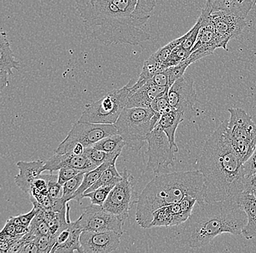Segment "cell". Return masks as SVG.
<instances>
[{"label": "cell", "mask_w": 256, "mask_h": 253, "mask_svg": "<svg viewBox=\"0 0 256 253\" xmlns=\"http://www.w3.org/2000/svg\"><path fill=\"white\" fill-rule=\"evenodd\" d=\"M86 172H82L76 174L72 180H68L63 185V194L62 200L65 203H68L72 200H74V195L76 190L81 186L84 179V174Z\"/></svg>", "instance_id": "29"}, {"label": "cell", "mask_w": 256, "mask_h": 253, "mask_svg": "<svg viewBox=\"0 0 256 253\" xmlns=\"http://www.w3.org/2000/svg\"><path fill=\"white\" fill-rule=\"evenodd\" d=\"M230 118L227 133L234 150L243 163L254 153L256 147V124L252 117L239 107L228 109Z\"/></svg>", "instance_id": "6"}, {"label": "cell", "mask_w": 256, "mask_h": 253, "mask_svg": "<svg viewBox=\"0 0 256 253\" xmlns=\"http://www.w3.org/2000/svg\"><path fill=\"white\" fill-rule=\"evenodd\" d=\"M188 195L196 197L200 203L206 201V182L200 170L156 176L138 197L136 222L142 228H150L155 211L162 206L180 202Z\"/></svg>", "instance_id": "4"}, {"label": "cell", "mask_w": 256, "mask_h": 253, "mask_svg": "<svg viewBox=\"0 0 256 253\" xmlns=\"http://www.w3.org/2000/svg\"><path fill=\"white\" fill-rule=\"evenodd\" d=\"M124 146H126V143L124 139L120 134H116L100 139L92 147L106 153L121 155Z\"/></svg>", "instance_id": "27"}, {"label": "cell", "mask_w": 256, "mask_h": 253, "mask_svg": "<svg viewBox=\"0 0 256 253\" xmlns=\"http://www.w3.org/2000/svg\"><path fill=\"white\" fill-rule=\"evenodd\" d=\"M148 159L147 169L154 173H160L172 166L177 152L171 145L168 136L159 125L148 134L146 138Z\"/></svg>", "instance_id": "9"}, {"label": "cell", "mask_w": 256, "mask_h": 253, "mask_svg": "<svg viewBox=\"0 0 256 253\" xmlns=\"http://www.w3.org/2000/svg\"><path fill=\"white\" fill-rule=\"evenodd\" d=\"M206 6L212 12L225 11L246 19L252 7V0H207Z\"/></svg>", "instance_id": "23"}, {"label": "cell", "mask_w": 256, "mask_h": 253, "mask_svg": "<svg viewBox=\"0 0 256 253\" xmlns=\"http://www.w3.org/2000/svg\"><path fill=\"white\" fill-rule=\"evenodd\" d=\"M78 228L82 231L116 232L122 236L124 220L119 216L104 209L103 206L91 204L84 208V211L78 220L75 221Z\"/></svg>", "instance_id": "10"}, {"label": "cell", "mask_w": 256, "mask_h": 253, "mask_svg": "<svg viewBox=\"0 0 256 253\" xmlns=\"http://www.w3.org/2000/svg\"><path fill=\"white\" fill-rule=\"evenodd\" d=\"M186 37L187 33L180 38L170 42L166 46H163L162 48L156 51V52L154 53L151 57L146 60L144 62L142 73L139 75L138 79L136 81L135 83L132 85V90L135 91V89L136 90L138 89L140 86H143L146 82L151 79L155 74L161 71L163 64L170 55L172 50L179 45L182 44Z\"/></svg>", "instance_id": "15"}, {"label": "cell", "mask_w": 256, "mask_h": 253, "mask_svg": "<svg viewBox=\"0 0 256 253\" xmlns=\"http://www.w3.org/2000/svg\"><path fill=\"white\" fill-rule=\"evenodd\" d=\"M227 124L228 120L222 121L210 136L200 156L207 202L235 199L244 191V163L232 147Z\"/></svg>", "instance_id": "2"}, {"label": "cell", "mask_w": 256, "mask_h": 253, "mask_svg": "<svg viewBox=\"0 0 256 253\" xmlns=\"http://www.w3.org/2000/svg\"><path fill=\"white\" fill-rule=\"evenodd\" d=\"M168 91L169 88L158 86L150 81H146L137 90L130 92L127 107L150 108L154 101L168 94Z\"/></svg>", "instance_id": "17"}, {"label": "cell", "mask_w": 256, "mask_h": 253, "mask_svg": "<svg viewBox=\"0 0 256 253\" xmlns=\"http://www.w3.org/2000/svg\"><path fill=\"white\" fill-rule=\"evenodd\" d=\"M116 160H118V158L112 161H107V162H105L103 164L100 165V166H98V167L95 168L92 170L86 172L84 174V179H83V182L82 183L81 186L80 187L79 189L76 190V193L74 195V200L80 201V200L82 199V196L84 192L88 189L90 188L91 186H92L99 180L104 171L110 166V165L113 161H116Z\"/></svg>", "instance_id": "25"}, {"label": "cell", "mask_w": 256, "mask_h": 253, "mask_svg": "<svg viewBox=\"0 0 256 253\" xmlns=\"http://www.w3.org/2000/svg\"><path fill=\"white\" fill-rule=\"evenodd\" d=\"M148 81H152V83H155L158 86H162V87H168L169 89L171 87L168 69H164V70L158 72Z\"/></svg>", "instance_id": "36"}, {"label": "cell", "mask_w": 256, "mask_h": 253, "mask_svg": "<svg viewBox=\"0 0 256 253\" xmlns=\"http://www.w3.org/2000/svg\"><path fill=\"white\" fill-rule=\"evenodd\" d=\"M82 230L78 228L76 222H71L66 228L62 230L56 237V243L51 252L82 253L80 236Z\"/></svg>", "instance_id": "19"}, {"label": "cell", "mask_w": 256, "mask_h": 253, "mask_svg": "<svg viewBox=\"0 0 256 253\" xmlns=\"http://www.w3.org/2000/svg\"><path fill=\"white\" fill-rule=\"evenodd\" d=\"M34 241L39 248L40 253L51 252L56 243L55 240L50 234L39 235L35 238Z\"/></svg>", "instance_id": "34"}, {"label": "cell", "mask_w": 256, "mask_h": 253, "mask_svg": "<svg viewBox=\"0 0 256 253\" xmlns=\"http://www.w3.org/2000/svg\"><path fill=\"white\" fill-rule=\"evenodd\" d=\"M156 0H94L79 14L88 36L105 45L138 46L151 36L142 27Z\"/></svg>", "instance_id": "1"}, {"label": "cell", "mask_w": 256, "mask_h": 253, "mask_svg": "<svg viewBox=\"0 0 256 253\" xmlns=\"http://www.w3.org/2000/svg\"><path fill=\"white\" fill-rule=\"evenodd\" d=\"M192 51L184 49V48L182 47V44L179 45V46H178L177 47H176L175 49L172 50L170 55L169 56L167 60L163 64L162 70L179 65L180 62L186 60L187 58L190 57Z\"/></svg>", "instance_id": "30"}, {"label": "cell", "mask_w": 256, "mask_h": 253, "mask_svg": "<svg viewBox=\"0 0 256 253\" xmlns=\"http://www.w3.org/2000/svg\"><path fill=\"white\" fill-rule=\"evenodd\" d=\"M130 84L114 90L94 103L86 106L79 122L114 124L122 112L128 106Z\"/></svg>", "instance_id": "7"}, {"label": "cell", "mask_w": 256, "mask_h": 253, "mask_svg": "<svg viewBox=\"0 0 256 253\" xmlns=\"http://www.w3.org/2000/svg\"><path fill=\"white\" fill-rule=\"evenodd\" d=\"M48 182V193L54 199L60 198L63 194V185L58 182V176L52 174H42Z\"/></svg>", "instance_id": "32"}, {"label": "cell", "mask_w": 256, "mask_h": 253, "mask_svg": "<svg viewBox=\"0 0 256 253\" xmlns=\"http://www.w3.org/2000/svg\"><path fill=\"white\" fill-rule=\"evenodd\" d=\"M122 235L112 230L82 232L80 236L82 253H108L114 252L120 244Z\"/></svg>", "instance_id": "14"}, {"label": "cell", "mask_w": 256, "mask_h": 253, "mask_svg": "<svg viewBox=\"0 0 256 253\" xmlns=\"http://www.w3.org/2000/svg\"><path fill=\"white\" fill-rule=\"evenodd\" d=\"M12 70H20V64L16 61L7 34L2 32L0 35V89L2 91L8 85L9 77Z\"/></svg>", "instance_id": "18"}, {"label": "cell", "mask_w": 256, "mask_h": 253, "mask_svg": "<svg viewBox=\"0 0 256 253\" xmlns=\"http://www.w3.org/2000/svg\"><path fill=\"white\" fill-rule=\"evenodd\" d=\"M84 155H86L96 166H100L107 161H114L116 158H118L120 155L116 153H106V152L98 150L94 147L84 148Z\"/></svg>", "instance_id": "28"}, {"label": "cell", "mask_w": 256, "mask_h": 253, "mask_svg": "<svg viewBox=\"0 0 256 253\" xmlns=\"http://www.w3.org/2000/svg\"><path fill=\"white\" fill-rule=\"evenodd\" d=\"M20 252L38 253L40 252V249L34 240H33V241H26L24 245Z\"/></svg>", "instance_id": "40"}, {"label": "cell", "mask_w": 256, "mask_h": 253, "mask_svg": "<svg viewBox=\"0 0 256 253\" xmlns=\"http://www.w3.org/2000/svg\"><path fill=\"white\" fill-rule=\"evenodd\" d=\"M118 134L114 124H98V123H83L78 121L68 132L63 142L55 150V153L72 152L76 144H81L86 147H92L96 142L108 136Z\"/></svg>", "instance_id": "8"}, {"label": "cell", "mask_w": 256, "mask_h": 253, "mask_svg": "<svg viewBox=\"0 0 256 253\" xmlns=\"http://www.w3.org/2000/svg\"></svg>", "instance_id": "42"}, {"label": "cell", "mask_w": 256, "mask_h": 253, "mask_svg": "<svg viewBox=\"0 0 256 253\" xmlns=\"http://www.w3.org/2000/svg\"><path fill=\"white\" fill-rule=\"evenodd\" d=\"M188 220L182 212L180 202L162 206L153 213L150 228L180 225Z\"/></svg>", "instance_id": "21"}, {"label": "cell", "mask_w": 256, "mask_h": 253, "mask_svg": "<svg viewBox=\"0 0 256 253\" xmlns=\"http://www.w3.org/2000/svg\"><path fill=\"white\" fill-rule=\"evenodd\" d=\"M211 19L217 37L218 49L225 51H228L227 46L230 41L239 36L247 26L246 19L225 11L212 12Z\"/></svg>", "instance_id": "13"}, {"label": "cell", "mask_w": 256, "mask_h": 253, "mask_svg": "<svg viewBox=\"0 0 256 253\" xmlns=\"http://www.w3.org/2000/svg\"><path fill=\"white\" fill-rule=\"evenodd\" d=\"M168 94V93L164 94L162 97H159L156 100L154 101L150 108L154 110L155 113H159L161 115L172 109L170 105Z\"/></svg>", "instance_id": "35"}, {"label": "cell", "mask_w": 256, "mask_h": 253, "mask_svg": "<svg viewBox=\"0 0 256 253\" xmlns=\"http://www.w3.org/2000/svg\"><path fill=\"white\" fill-rule=\"evenodd\" d=\"M184 120V115L180 112L171 109L161 115L158 123L168 136L171 145L177 153L178 152V147L176 142V133L179 125Z\"/></svg>", "instance_id": "24"}, {"label": "cell", "mask_w": 256, "mask_h": 253, "mask_svg": "<svg viewBox=\"0 0 256 253\" xmlns=\"http://www.w3.org/2000/svg\"><path fill=\"white\" fill-rule=\"evenodd\" d=\"M44 161L36 160L33 161H18L17 167L18 168L19 174L15 177V182L17 186L22 191L30 193L31 191L34 182L39 178L44 168Z\"/></svg>", "instance_id": "20"}, {"label": "cell", "mask_w": 256, "mask_h": 253, "mask_svg": "<svg viewBox=\"0 0 256 253\" xmlns=\"http://www.w3.org/2000/svg\"><path fill=\"white\" fill-rule=\"evenodd\" d=\"M114 186L108 185V186L100 187L90 193H84L82 196V198H89L90 199L91 204L103 206L112 188Z\"/></svg>", "instance_id": "31"}, {"label": "cell", "mask_w": 256, "mask_h": 253, "mask_svg": "<svg viewBox=\"0 0 256 253\" xmlns=\"http://www.w3.org/2000/svg\"><path fill=\"white\" fill-rule=\"evenodd\" d=\"M247 222V215L236 199L198 202L182 224L180 242L186 247L200 249L223 233L242 234Z\"/></svg>", "instance_id": "3"}, {"label": "cell", "mask_w": 256, "mask_h": 253, "mask_svg": "<svg viewBox=\"0 0 256 253\" xmlns=\"http://www.w3.org/2000/svg\"><path fill=\"white\" fill-rule=\"evenodd\" d=\"M91 5L92 4V3H94V0H90Z\"/></svg>", "instance_id": "41"}, {"label": "cell", "mask_w": 256, "mask_h": 253, "mask_svg": "<svg viewBox=\"0 0 256 253\" xmlns=\"http://www.w3.org/2000/svg\"><path fill=\"white\" fill-rule=\"evenodd\" d=\"M116 161H113V162L110 165V166L104 171L103 174H102L100 178H99V180H98L92 186L88 189V190L84 192V193H90V192L100 188V187L108 186V185H114V186L120 181H121L122 179V174H120V173L118 172L116 167Z\"/></svg>", "instance_id": "26"}, {"label": "cell", "mask_w": 256, "mask_h": 253, "mask_svg": "<svg viewBox=\"0 0 256 253\" xmlns=\"http://www.w3.org/2000/svg\"><path fill=\"white\" fill-rule=\"evenodd\" d=\"M244 175L246 177L256 172V147L254 153L249 159L244 163Z\"/></svg>", "instance_id": "38"}, {"label": "cell", "mask_w": 256, "mask_h": 253, "mask_svg": "<svg viewBox=\"0 0 256 253\" xmlns=\"http://www.w3.org/2000/svg\"><path fill=\"white\" fill-rule=\"evenodd\" d=\"M79 170L78 169H74L71 167H64L58 170V182L59 184L64 185L66 182H68V180H72L73 177H74L76 174H79Z\"/></svg>", "instance_id": "37"}, {"label": "cell", "mask_w": 256, "mask_h": 253, "mask_svg": "<svg viewBox=\"0 0 256 253\" xmlns=\"http://www.w3.org/2000/svg\"><path fill=\"white\" fill-rule=\"evenodd\" d=\"M64 167H71L78 169L80 172H88L92 170L96 166L86 155H76L72 152L70 153H55L44 163L43 171L50 172H56Z\"/></svg>", "instance_id": "16"}, {"label": "cell", "mask_w": 256, "mask_h": 253, "mask_svg": "<svg viewBox=\"0 0 256 253\" xmlns=\"http://www.w3.org/2000/svg\"><path fill=\"white\" fill-rule=\"evenodd\" d=\"M122 174V179L112 188L103 207L126 221L132 205L137 201L132 183L134 177L127 169H124Z\"/></svg>", "instance_id": "11"}, {"label": "cell", "mask_w": 256, "mask_h": 253, "mask_svg": "<svg viewBox=\"0 0 256 253\" xmlns=\"http://www.w3.org/2000/svg\"><path fill=\"white\" fill-rule=\"evenodd\" d=\"M235 199L247 215L248 222L243 228L242 235L248 240L256 238V195L243 191Z\"/></svg>", "instance_id": "22"}, {"label": "cell", "mask_w": 256, "mask_h": 253, "mask_svg": "<svg viewBox=\"0 0 256 253\" xmlns=\"http://www.w3.org/2000/svg\"><path fill=\"white\" fill-rule=\"evenodd\" d=\"M155 112L151 108H124L114 126L126 143L134 151H139L145 145L147 136L156 126L153 123Z\"/></svg>", "instance_id": "5"}, {"label": "cell", "mask_w": 256, "mask_h": 253, "mask_svg": "<svg viewBox=\"0 0 256 253\" xmlns=\"http://www.w3.org/2000/svg\"><path fill=\"white\" fill-rule=\"evenodd\" d=\"M202 27V17H199L198 20L196 21L194 26L187 33V37L183 43H182V47L184 49L192 51L195 43L198 41V35H199L200 29Z\"/></svg>", "instance_id": "33"}, {"label": "cell", "mask_w": 256, "mask_h": 253, "mask_svg": "<svg viewBox=\"0 0 256 253\" xmlns=\"http://www.w3.org/2000/svg\"><path fill=\"white\" fill-rule=\"evenodd\" d=\"M244 191L256 194V172L244 179Z\"/></svg>", "instance_id": "39"}, {"label": "cell", "mask_w": 256, "mask_h": 253, "mask_svg": "<svg viewBox=\"0 0 256 253\" xmlns=\"http://www.w3.org/2000/svg\"><path fill=\"white\" fill-rule=\"evenodd\" d=\"M168 96L171 107L180 112L184 119L190 120L196 114L198 97L191 77L184 75L178 78L170 88Z\"/></svg>", "instance_id": "12"}]
</instances>
